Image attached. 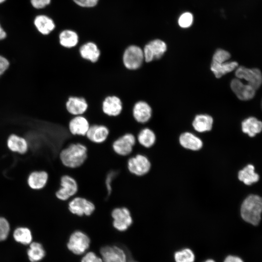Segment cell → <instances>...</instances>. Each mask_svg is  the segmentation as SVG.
I'll use <instances>...</instances> for the list:
<instances>
[{
	"label": "cell",
	"instance_id": "obj_1",
	"mask_svg": "<svg viewBox=\"0 0 262 262\" xmlns=\"http://www.w3.org/2000/svg\"><path fill=\"white\" fill-rule=\"evenodd\" d=\"M88 155V147L82 142H71L59 152V158L62 164L66 167L74 169L82 165Z\"/></svg>",
	"mask_w": 262,
	"mask_h": 262
},
{
	"label": "cell",
	"instance_id": "obj_2",
	"mask_svg": "<svg viewBox=\"0 0 262 262\" xmlns=\"http://www.w3.org/2000/svg\"><path fill=\"white\" fill-rule=\"evenodd\" d=\"M262 210V198L258 196L252 195L244 201L241 206V214L245 221L257 225L261 220Z\"/></svg>",
	"mask_w": 262,
	"mask_h": 262
},
{
	"label": "cell",
	"instance_id": "obj_3",
	"mask_svg": "<svg viewBox=\"0 0 262 262\" xmlns=\"http://www.w3.org/2000/svg\"><path fill=\"white\" fill-rule=\"evenodd\" d=\"M122 62L127 70L134 71L139 69L145 62L142 48L135 44L128 45L123 52Z\"/></svg>",
	"mask_w": 262,
	"mask_h": 262
},
{
	"label": "cell",
	"instance_id": "obj_4",
	"mask_svg": "<svg viewBox=\"0 0 262 262\" xmlns=\"http://www.w3.org/2000/svg\"><path fill=\"white\" fill-rule=\"evenodd\" d=\"M136 144V136L131 132H126L115 138L111 147L116 154L126 156L132 152Z\"/></svg>",
	"mask_w": 262,
	"mask_h": 262
},
{
	"label": "cell",
	"instance_id": "obj_5",
	"mask_svg": "<svg viewBox=\"0 0 262 262\" xmlns=\"http://www.w3.org/2000/svg\"><path fill=\"white\" fill-rule=\"evenodd\" d=\"M78 191V184L71 176L64 174L60 178L59 188L55 192L56 197L63 202L66 201L74 196Z\"/></svg>",
	"mask_w": 262,
	"mask_h": 262
},
{
	"label": "cell",
	"instance_id": "obj_6",
	"mask_svg": "<svg viewBox=\"0 0 262 262\" xmlns=\"http://www.w3.org/2000/svg\"><path fill=\"white\" fill-rule=\"evenodd\" d=\"M142 49L145 62L148 63L161 59L167 50V45L164 41L155 39L145 44Z\"/></svg>",
	"mask_w": 262,
	"mask_h": 262
},
{
	"label": "cell",
	"instance_id": "obj_7",
	"mask_svg": "<svg viewBox=\"0 0 262 262\" xmlns=\"http://www.w3.org/2000/svg\"><path fill=\"white\" fill-rule=\"evenodd\" d=\"M69 212L78 216H90L95 210V204L90 200L81 196L71 198L67 203Z\"/></svg>",
	"mask_w": 262,
	"mask_h": 262
},
{
	"label": "cell",
	"instance_id": "obj_8",
	"mask_svg": "<svg viewBox=\"0 0 262 262\" xmlns=\"http://www.w3.org/2000/svg\"><path fill=\"white\" fill-rule=\"evenodd\" d=\"M90 240L86 234L76 230L69 236L67 246L68 249L76 255L83 254L89 247Z\"/></svg>",
	"mask_w": 262,
	"mask_h": 262
},
{
	"label": "cell",
	"instance_id": "obj_9",
	"mask_svg": "<svg viewBox=\"0 0 262 262\" xmlns=\"http://www.w3.org/2000/svg\"><path fill=\"white\" fill-rule=\"evenodd\" d=\"M113 227L119 231L126 230L132 224L133 219L130 210L126 207H117L111 213Z\"/></svg>",
	"mask_w": 262,
	"mask_h": 262
},
{
	"label": "cell",
	"instance_id": "obj_10",
	"mask_svg": "<svg viewBox=\"0 0 262 262\" xmlns=\"http://www.w3.org/2000/svg\"><path fill=\"white\" fill-rule=\"evenodd\" d=\"M151 164L148 159L144 155L137 154L129 159L127 168L133 175L141 177L147 174L150 170Z\"/></svg>",
	"mask_w": 262,
	"mask_h": 262
},
{
	"label": "cell",
	"instance_id": "obj_11",
	"mask_svg": "<svg viewBox=\"0 0 262 262\" xmlns=\"http://www.w3.org/2000/svg\"><path fill=\"white\" fill-rule=\"evenodd\" d=\"M235 76L239 79H244L248 84L252 86L256 90L261 85L262 75L258 68H248L243 66L236 68Z\"/></svg>",
	"mask_w": 262,
	"mask_h": 262
},
{
	"label": "cell",
	"instance_id": "obj_12",
	"mask_svg": "<svg viewBox=\"0 0 262 262\" xmlns=\"http://www.w3.org/2000/svg\"><path fill=\"white\" fill-rule=\"evenodd\" d=\"M132 115L137 123L144 125L147 123L152 117V107L145 100H138L134 103L132 106Z\"/></svg>",
	"mask_w": 262,
	"mask_h": 262
},
{
	"label": "cell",
	"instance_id": "obj_13",
	"mask_svg": "<svg viewBox=\"0 0 262 262\" xmlns=\"http://www.w3.org/2000/svg\"><path fill=\"white\" fill-rule=\"evenodd\" d=\"M101 110L103 113L108 116H119L123 110L121 99L116 95L106 96L101 103Z\"/></svg>",
	"mask_w": 262,
	"mask_h": 262
},
{
	"label": "cell",
	"instance_id": "obj_14",
	"mask_svg": "<svg viewBox=\"0 0 262 262\" xmlns=\"http://www.w3.org/2000/svg\"><path fill=\"white\" fill-rule=\"evenodd\" d=\"M110 134L109 128L101 124H91L85 135L86 138L95 144H102L108 139Z\"/></svg>",
	"mask_w": 262,
	"mask_h": 262
},
{
	"label": "cell",
	"instance_id": "obj_15",
	"mask_svg": "<svg viewBox=\"0 0 262 262\" xmlns=\"http://www.w3.org/2000/svg\"><path fill=\"white\" fill-rule=\"evenodd\" d=\"M78 52L82 59L91 63L97 62L101 54L98 44L91 41L85 42L79 45Z\"/></svg>",
	"mask_w": 262,
	"mask_h": 262
},
{
	"label": "cell",
	"instance_id": "obj_16",
	"mask_svg": "<svg viewBox=\"0 0 262 262\" xmlns=\"http://www.w3.org/2000/svg\"><path fill=\"white\" fill-rule=\"evenodd\" d=\"M67 112L72 116L83 115L87 111L88 104L83 97L69 96L65 103Z\"/></svg>",
	"mask_w": 262,
	"mask_h": 262
},
{
	"label": "cell",
	"instance_id": "obj_17",
	"mask_svg": "<svg viewBox=\"0 0 262 262\" xmlns=\"http://www.w3.org/2000/svg\"><path fill=\"white\" fill-rule=\"evenodd\" d=\"M90 124L83 115L73 116L68 123V130L73 136H85Z\"/></svg>",
	"mask_w": 262,
	"mask_h": 262
},
{
	"label": "cell",
	"instance_id": "obj_18",
	"mask_svg": "<svg viewBox=\"0 0 262 262\" xmlns=\"http://www.w3.org/2000/svg\"><path fill=\"white\" fill-rule=\"evenodd\" d=\"M230 87L237 98L242 100H249L255 95L256 90L252 86L245 84L238 78L231 81Z\"/></svg>",
	"mask_w": 262,
	"mask_h": 262
},
{
	"label": "cell",
	"instance_id": "obj_19",
	"mask_svg": "<svg viewBox=\"0 0 262 262\" xmlns=\"http://www.w3.org/2000/svg\"><path fill=\"white\" fill-rule=\"evenodd\" d=\"M37 32L43 36H48L54 30L56 25L52 18L45 14L36 15L33 21Z\"/></svg>",
	"mask_w": 262,
	"mask_h": 262
},
{
	"label": "cell",
	"instance_id": "obj_20",
	"mask_svg": "<svg viewBox=\"0 0 262 262\" xmlns=\"http://www.w3.org/2000/svg\"><path fill=\"white\" fill-rule=\"evenodd\" d=\"M103 262H127L124 251L116 246H105L100 250Z\"/></svg>",
	"mask_w": 262,
	"mask_h": 262
},
{
	"label": "cell",
	"instance_id": "obj_21",
	"mask_svg": "<svg viewBox=\"0 0 262 262\" xmlns=\"http://www.w3.org/2000/svg\"><path fill=\"white\" fill-rule=\"evenodd\" d=\"M6 146L10 151L19 154H24L29 150V144L26 138L16 133L8 136Z\"/></svg>",
	"mask_w": 262,
	"mask_h": 262
},
{
	"label": "cell",
	"instance_id": "obj_22",
	"mask_svg": "<svg viewBox=\"0 0 262 262\" xmlns=\"http://www.w3.org/2000/svg\"><path fill=\"white\" fill-rule=\"evenodd\" d=\"M48 179L49 175L47 171L34 170L29 174L27 179V183L31 189L40 190L46 186Z\"/></svg>",
	"mask_w": 262,
	"mask_h": 262
},
{
	"label": "cell",
	"instance_id": "obj_23",
	"mask_svg": "<svg viewBox=\"0 0 262 262\" xmlns=\"http://www.w3.org/2000/svg\"><path fill=\"white\" fill-rule=\"evenodd\" d=\"M58 41L62 48L72 49L79 45V37L77 33L73 30H64L59 34Z\"/></svg>",
	"mask_w": 262,
	"mask_h": 262
},
{
	"label": "cell",
	"instance_id": "obj_24",
	"mask_svg": "<svg viewBox=\"0 0 262 262\" xmlns=\"http://www.w3.org/2000/svg\"><path fill=\"white\" fill-rule=\"evenodd\" d=\"M137 143L146 148L152 147L156 140V135L154 131L151 128L145 127L141 128L136 135Z\"/></svg>",
	"mask_w": 262,
	"mask_h": 262
},
{
	"label": "cell",
	"instance_id": "obj_25",
	"mask_svg": "<svg viewBox=\"0 0 262 262\" xmlns=\"http://www.w3.org/2000/svg\"><path fill=\"white\" fill-rule=\"evenodd\" d=\"M14 240L24 245L30 244L33 236L31 229L26 226H18L15 228L12 233Z\"/></svg>",
	"mask_w": 262,
	"mask_h": 262
},
{
	"label": "cell",
	"instance_id": "obj_26",
	"mask_svg": "<svg viewBox=\"0 0 262 262\" xmlns=\"http://www.w3.org/2000/svg\"><path fill=\"white\" fill-rule=\"evenodd\" d=\"M238 66V64L235 61L225 62L221 63L212 62L211 65V70L217 78H220L222 76L236 69Z\"/></svg>",
	"mask_w": 262,
	"mask_h": 262
},
{
	"label": "cell",
	"instance_id": "obj_27",
	"mask_svg": "<svg viewBox=\"0 0 262 262\" xmlns=\"http://www.w3.org/2000/svg\"><path fill=\"white\" fill-rule=\"evenodd\" d=\"M262 129V123L254 117H249L242 123V131L247 133L250 137H253L260 133Z\"/></svg>",
	"mask_w": 262,
	"mask_h": 262
},
{
	"label": "cell",
	"instance_id": "obj_28",
	"mask_svg": "<svg viewBox=\"0 0 262 262\" xmlns=\"http://www.w3.org/2000/svg\"><path fill=\"white\" fill-rule=\"evenodd\" d=\"M180 145L184 147L193 150H198L202 146L201 140L190 132H184L180 137Z\"/></svg>",
	"mask_w": 262,
	"mask_h": 262
},
{
	"label": "cell",
	"instance_id": "obj_29",
	"mask_svg": "<svg viewBox=\"0 0 262 262\" xmlns=\"http://www.w3.org/2000/svg\"><path fill=\"white\" fill-rule=\"evenodd\" d=\"M213 123V119L210 115H198L195 117L193 122V126L196 131L202 132L210 131Z\"/></svg>",
	"mask_w": 262,
	"mask_h": 262
},
{
	"label": "cell",
	"instance_id": "obj_30",
	"mask_svg": "<svg viewBox=\"0 0 262 262\" xmlns=\"http://www.w3.org/2000/svg\"><path fill=\"white\" fill-rule=\"evenodd\" d=\"M238 178L245 184L250 185L257 182L259 179V177L258 174L255 173L254 166L248 164L239 172Z\"/></svg>",
	"mask_w": 262,
	"mask_h": 262
},
{
	"label": "cell",
	"instance_id": "obj_31",
	"mask_svg": "<svg viewBox=\"0 0 262 262\" xmlns=\"http://www.w3.org/2000/svg\"><path fill=\"white\" fill-rule=\"evenodd\" d=\"M27 255L31 262H37L45 257V251L41 244L33 242L30 244V247L27 250Z\"/></svg>",
	"mask_w": 262,
	"mask_h": 262
},
{
	"label": "cell",
	"instance_id": "obj_32",
	"mask_svg": "<svg viewBox=\"0 0 262 262\" xmlns=\"http://www.w3.org/2000/svg\"><path fill=\"white\" fill-rule=\"evenodd\" d=\"M195 255L189 248H185L176 252L174 255L176 262H194Z\"/></svg>",
	"mask_w": 262,
	"mask_h": 262
},
{
	"label": "cell",
	"instance_id": "obj_33",
	"mask_svg": "<svg viewBox=\"0 0 262 262\" xmlns=\"http://www.w3.org/2000/svg\"><path fill=\"white\" fill-rule=\"evenodd\" d=\"M11 230V226L8 220L3 216H0V242L8 238Z\"/></svg>",
	"mask_w": 262,
	"mask_h": 262
},
{
	"label": "cell",
	"instance_id": "obj_34",
	"mask_svg": "<svg viewBox=\"0 0 262 262\" xmlns=\"http://www.w3.org/2000/svg\"><path fill=\"white\" fill-rule=\"evenodd\" d=\"M230 58V54L227 51L218 49L214 53L212 62L221 63L227 62Z\"/></svg>",
	"mask_w": 262,
	"mask_h": 262
},
{
	"label": "cell",
	"instance_id": "obj_35",
	"mask_svg": "<svg viewBox=\"0 0 262 262\" xmlns=\"http://www.w3.org/2000/svg\"><path fill=\"white\" fill-rule=\"evenodd\" d=\"M193 21V15L190 12H185L180 16L178 23L181 28H186L191 26Z\"/></svg>",
	"mask_w": 262,
	"mask_h": 262
},
{
	"label": "cell",
	"instance_id": "obj_36",
	"mask_svg": "<svg viewBox=\"0 0 262 262\" xmlns=\"http://www.w3.org/2000/svg\"><path fill=\"white\" fill-rule=\"evenodd\" d=\"M118 174V171L112 170L110 171L106 175L105 183L108 195H110L111 194L112 191V182L113 180L116 177Z\"/></svg>",
	"mask_w": 262,
	"mask_h": 262
},
{
	"label": "cell",
	"instance_id": "obj_37",
	"mask_svg": "<svg viewBox=\"0 0 262 262\" xmlns=\"http://www.w3.org/2000/svg\"><path fill=\"white\" fill-rule=\"evenodd\" d=\"M51 0H30V3L33 8L36 9H42L49 6Z\"/></svg>",
	"mask_w": 262,
	"mask_h": 262
},
{
	"label": "cell",
	"instance_id": "obj_38",
	"mask_svg": "<svg viewBox=\"0 0 262 262\" xmlns=\"http://www.w3.org/2000/svg\"><path fill=\"white\" fill-rule=\"evenodd\" d=\"M81 262H103L102 259L93 252L86 253L82 258Z\"/></svg>",
	"mask_w": 262,
	"mask_h": 262
},
{
	"label": "cell",
	"instance_id": "obj_39",
	"mask_svg": "<svg viewBox=\"0 0 262 262\" xmlns=\"http://www.w3.org/2000/svg\"><path fill=\"white\" fill-rule=\"evenodd\" d=\"M10 66L8 59L2 55L0 54V77L7 70Z\"/></svg>",
	"mask_w": 262,
	"mask_h": 262
},
{
	"label": "cell",
	"instance_id": "obj_40",
	"mask_svg": "<svg viewBox=\"0 0 262 262\" xmlns=\"http://www.w3.org/2000/svg\"><path fill=\"white\" fill-rule=\"evenodd\" d=\"M76 4L83 7H93L96 6L99 0H72Z\"/></svg>",
	"mask_w": 262,
	"mask_h": 262
},
{
	"label": "cell",
	"instance_id": "obj_41",
	"mask_svg": "<svg viewBox=\"0 0 262 262\" xmlns=\"http://www.w3.org/2000/svg\"><path fill=\"white\" fill-rule=\"evenodd\" d=\"M224 262H244L243 261L238 257L234 256H228L226 258Z\"/></svg>",
	"mask_w": 262,
	"mask_h": 262
},
{
	"label": "cell",
	"instance_id": "obj_42",
	"mask_svg": "<svg viewBox=\"0 0 262 262\" xmlns=\"http://www.w3.org/2000/svg\"><path fill=\"white\" fill-rule=\"evenodd\" d=\"M7 37V33L0 23V41L5 40Z\"/></svg>",
	"mask_w": 262,
	"mask_h": 262
},
{
	"label": "cell",
	"instance_id": "obj_43",
	"mask_svg": "<svg viewBox=\"0 0 262 262\" xmlns=\"http://www.w3.org/2000/svg\"><path fill=\"white\" fill-rule=\"evenodd\" d=\"M205 262H215L212 259H209L206 260Z\"/></svg>",
	"mask_w": 262,
	"mask_h": 262
},
{
	"label": "cell",
	"instance_id": "obj_44",
	"mask_svg": "<svg viewBox=\"0 0 262 262\" xmlns=\"http://www.w3.org/2000/svg\"><path fill=\"white\" fill-rule=\"evenodd\" d=\"M7 0H0V4L4 3Z\"/></svg>",
	"mask_w": 262,
	"mask_h": 262
},
{
	"label": "cell",
	"instance_id": "obj_45",
	"mask_svg": "<svg viewBox=\"0 0 262 262\" xmlns=\"http://www.w3.org/2000/svg\"><path fill=\"white\" fill-rule=\"evenodd\" d=\"M127 262H137L133 261V260H131V261H129L128 262L127 261Z\"/></svg>",
	"mask_w": 262,
	"mask_h": 262
}]
</instances>
